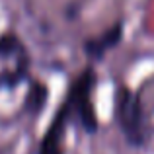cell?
Listing matches in <instances>:
<instances>
[{"instance_id":"cell-1","label":"cell","mask_w":154,"mask_h":154,"mask_svg":"<svg viewBox=\"0 0 154 154\" xmlns=\"http://www.w3.org/2000/svg\"><path fill=\"white\" fill-rule=\"evenodd\" d=\"M31 57L26 43L16 33L0 35V90L22 84L29 74Z\"/></svg>"},{"instance_id":"cell-2","label":"cell","mask_w":154,"mask_h":154,"mask_svg":"<svg viewBox=\"0 0 154 154\" xmlns=\"http://www.w3.org/2000/svg\"><path fill=\"white\" fill-rule=\"evenodd\" d=\"M117 123L131 146H143L148 140V127L140 98L129 88H121L117 94Z\"/></svg>"},{"instance_id":"cell-3","label":"cell","mask_w":154,"mask_h":154,"mask_svg":"<svg viewBox=\"0 0 154 154\" xmlns=\"http://www.w3.org/2000/svg\"><path fill=\"white\" fill-rule=\"evenodd\" d=\"M94 84H96V76L92 68H86L82 74L76 78V82L72 84L70 92H68L64 105L68 109L70 119L78 121L82 125L84 131L94 133L98 129V119H96V111L92 105V92H94Z\"/></svg>"},{"instance_id":"cell-4","label":"cell","mask_w":154,"mask_h":154,"mask_svg":"<svg viewBox=\"0 0 154 154\" xmlns=\"http://www.w3.org/2000/svg\"><path fill=\"white\" fill-rule=\"evenodd\" d=\"M68 121H70V115H68L66 105L63 103V107L59 109L51 127L47 129L45 137H43L39 154H63V137H64V129H66Z\"/></svg>"},{"instance_id":"cell-5","label":"cell","mask_w":154,"mask_h":154,"mask_svg":"<svg viewBox=\"0 0 154 154\" xmlns=\"http://www.w3.org/2000/svg\"><path fill=\"white\" fill-rule=\"evenodd\" d=\"M121 37H123V23H115V26H111L109 29H105L103 33L88 39V41L84 43V51H86V55L90 57V59L100 60L105 53L111 51L113 47L121 41Z\"/></svg>"}]
</instances>
